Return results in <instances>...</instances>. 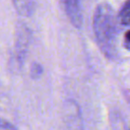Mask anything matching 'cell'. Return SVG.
<instances>
[{
	"instance_id": "8",
	"label": "cell",
	"mask_w": 130,
	"mask_h": 130,
	"mask_svg": "<svg viewBox=\"0 0 130 130\" xmlns=\"http://www.w3.org/2000/svg\"><path fill=\"white\" fill-rule=\"evenodd\" d=\"M129 130H130V129H129Z\"/></svg>"
},
{
	"instance_id": "7",
	"label": "cell",
	"mask_w": 130,
	"mask_h": 130,
	"mask_svg": "<svg viewBox=\"0 0 130 130\" xmlns=\"http://www.w3.org/2000/svg\"><path fill=\"white\" fill-rule=\"evenodd\" d=\"M124 39H125V43L129 45V44H130V30L126 31V34H125V36H124Z\"/></svg>"
},
{
	"instance_id": "1",
	"label": "cell",
	"mask_w": 130,
	"mask_h": 130,
	"mask_svg": "<svg viewBox=\"0 0 130 130\" xmlns=\"http://www.w3.org/2000/svg\"><path fill=\"white\" fill-rule=\"evenodd\" d=\"M93 31L101 51L108 58H115L117 54V16L113 8L102 3L98 5L93 15Z\"/></svg>"
},
{
	"instance_id": "2",
	"label": "cell",
	"mask_w": 130,
	"mask_h": 130,
	"mask_svg": "<svg viewBox=\"0 0 130 130\" xmlns=\"http://www.w3.org/2000/svg\"><path fill=\"white\" fill-rule=\"evenodd\" d=\"M66 13L71 21V23L79 28L82 24V11L80 0H64Z\"/></svg>"
},
{
	"instance_id": "4",
	"label": "cell",
	"mask_w": 130,
	"mask_h": 130,
	"mask_svg": "<svg viewBox=\"0 0 130 130\" xmlns=\"http://www.w3.org/2000/svg\"><path fill=\"white\" fill-rule=\"evenodd\" d=\"M119 20L124 25H130V0H127L119 13Z\"/></svg>"
},
{
	"instance_id": "6",
	"label": "cell",
	"mask_w": 130,
	"mask_h": 130,
	"mask_svg": "<svg viewBox=\"0 0 130 130\" xmlns=\"http://www.w3.org/2000/svg\"><path fill=\"white\" fill-rule=\"evenodd\" d=\"M0 130H17L11 123L0 118Z\"/></svg>"
},
{
	"instance_id": "5",
	"label": "cell",
	"mask_w": 130,
	"mask_h": 130,
	"mask_svg": "<svg viewBox=\"0 0 130 130\" xmlns=\"http://www.w3.org/2000/svg\"><path fill=\"white\" fill-rule=\"evenodd\" d=\"M43 73V67L39 63H34L30 68V75L32 78H38Z\"/></svg>"
},
{
	"instance_id": "3",
	"label": "cell",
	"mask_w": 130,
	"mask_h": 130,
	"mask_svg": "<svg viewBox=\"0 0 130 130\" xmlns=\"http://www.w3.org/2000/svg\"><path fill=\"white\" fill-rule=\"evenodd\" d=\"M12 3L19 15L29 17L35 12V0H12Z\"/></svg>"
}]
</instances>
